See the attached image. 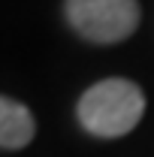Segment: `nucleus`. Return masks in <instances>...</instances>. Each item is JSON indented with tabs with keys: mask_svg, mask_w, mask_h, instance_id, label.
Wrapping results in <instances>:
<instances>
[{
	"mask_svg": "<svg viewBox=\"0 0 154 157\" xmlns=\"http://www.w3.org/2000/svg\"><path fill=\"white\" fill-rule=\"evenodd\" d=\"M145 115V94L130 78H103L79 100V121L100 139L127 136Z\"/></svg>",
	"mask_w": 154,
	"mask_h": 157,
	"instance_id": "f257e3e1",
	"label": "nucleus"
},
{
	"mask_svg": "<svg viewBox=\"0 0 154 157\" xmlns=\"http://www.w3.org/2000/svg\"><path fill=\"white\" fill-rule=\"evenodd\" d=\"M64 12L79 36L100 45L121 42L139 27L136 0H67Z\"/></svg>",
	"mask_w": 154,
	"mask_h": 157,
	"instance_id": "f03ea898",
	"label": "nucleus"
},
{
	"mask_svg": "<svg viewBox=\"0 0 154 157\" xmlns=\"http://www.w3.org/2000/svg\"><path fill=\"white\" fill-rule=\"evenodd\" d=\"M33 133H37V121L30 115V109L12 97L0 100V148L18 151L24 145H30Z\"/></svg>",
	"mask_w": 154,
	"mask_h": 157,
	"instance_id": "7ed1b4c3",
	"label": "nucleus"
}]
</instances>
